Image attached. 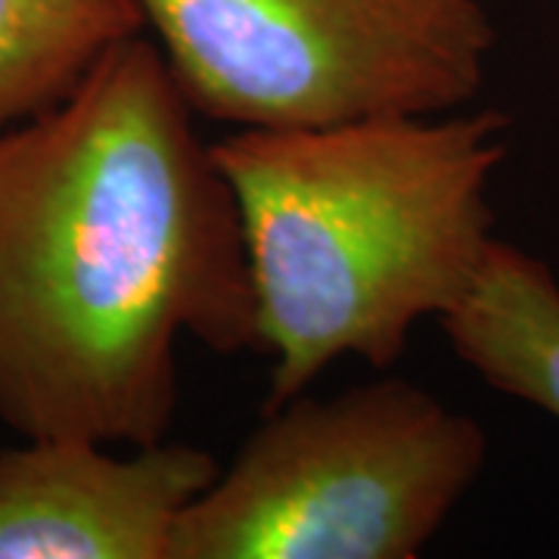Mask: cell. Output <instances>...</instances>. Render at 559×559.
I'll return each instance as SVG.
<instances>
[{
    "instance_id": "obj_7",
    "label": "cell",
    "mask_w": 559,
    "mask_h": 559,
    "mask_svg": "<svg viewBox=\"0 0 559 559\" xmlns=\"http://www.w3.org/2000/svg\"><path fill=\"white\" fill-rule=\"evenodd\" d=\"M140 32L134 0H0V131L60 103L109 47Z\"/></svg>"
},
{
    "instance_id": "obj_5",
    "label": "cell",
    "mask_w": 559,
    "mask_h": 559,
    "mask_svg": "<svg viewBox=\"0 0 559 559\" xmlns=\"http://www.w3.org/2000/svg\"><path fill=\"white\" fill-rule=\"evenodd\" d=\"M109 448L25 439L0 451V559H171L180 516L218 463L187 441Z\"/></svg>"
},
{
    "instance_id": "obj_6",
    "label": "cell",
    "mask_w": 559,
    "mask_h": 559,
    "mask_svg": "<svg viewBox=\"0 0 559 559\" xmlns=\"http://www.w3.org/2000/svg\"><path fill=\"white\" fill-rule=\"evenodd\" d=\"M439 323L491 389L559 419V280L544 261L495 240L479 277Z\"/></svg>"
},
{
    "instance_id": "obj_1",
    "label": "cell",
    "mask_w": 559,
    "mask_h": 559,
    "mask_svg": "<svg viewBox=\"0 0 559 559\" xmlns=\"http://www.w3.org/2000/svg\"><path fill=\"white\" fill-rule=\"evenodd\" d=\"M140 32L0 131V423L22 439L168 436L180 342L261 352L240 212Z\"/></svg>"
},
{
    "instance_id": "obj_2",
    "label": "cell",
    "mask_w": 559,
    "mask_h": 559,
    "mask_svg": "<svg viewBox=\"0 0 559 559\" xmlns=\"http://www.w3.org/2000/svg\"><path fill=\"white\" fill-rule=\"evenodd\" d=\"M507 131V116L479 109L234 128L212 143L271 360L264 407L340 358L395 364L419 320L466 296L498 240L488 187Z\"/></svg>"
},
{
    "instance_id": "obj_4",
    "label": "cell",
    "mask_w": 559,
    "mask_h": 559,
    "mask_svg": "<svg viewBox=\"0 0 559 559\" xmlns=\"http://www.w3.org/2000/svg\"><path fill=\"white\" fill-rule=\"evenodd\" d=\"M180 94L230 128L439 116L485 84L481 0H134Z\"/></svg>"
},
{
    "instance_id": "obj_3",
    "label": "cell",
    "mask_w": 559,
    "mask_h": 559,
    "mask_svg": "<svg viewBox=\"0 0 559 559\" xmlns=\"http://www.w3.org/2000/svg\"><path fill=\"white\" fill-rule=\"evenodd\" d=\"M473 417L399 377L264 407L171 559H417L479 479Z\"/></svg>"
}]
</instances>
